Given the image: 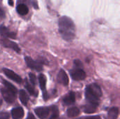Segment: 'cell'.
<instances>
[{"mask_svg":"<svg viewBox=\"0 0 120 119\" xmlns=\"http://www.w3.org/2000/svg\"><path fill=\"white\" fill-rule=\"evenodd\" d=\"M59 32L62 38L68 41H72L75 36V27L73 21L67 16L61 17L58 20Z\"/></svg>","mask_w":120,"mask_h":119,"instance_id":"1","label":"cell"},{"mask_svg":"<svg viewBox=\"0 0 120 119\" xmlns=\"http://www.w3.org/2000/svg\"><path fill=\"white\" fill-rule=\"evenodd\" d=\"M1 93L3 98L8 103H13L16 98V93L7 89L6 88H3L1 89Z\"/></svg>","mask_w":120,"mask_h":119,"instance_id":"2","label":"cell"},{"mask_svg":"<svg viewBox=\"0 0 120 119\" xmlns=\"http://www.w3.org/2000/svg\"><path fill=\"white\" fill-rule=\"evenodd\" d=\"M70 74L72 79L75 81H81L84 80L86 78V73L81 68H75L70 71Z\"/></svg>","mask_w":120,"mask_h":119,"instance_id":"3","label":"cell"},{"mask_svg":"<svg viewBox=\"0 0 120 119\" xmlns=\"http://www.w3.org/2000/svg\"><path fill=\"white\" fill-rule=\"evenodd\" d=\"M25 62H26L27 67H29L30 68L34 69L37 72H41L43 69L42 65L40 62L34 61L30 57H28V56L25 58Z\"/></svg>","mask_w":120,"mask_h":119,"instance_id":"4","label":"cell"},{"mask_svg":"<svg viewBox=\"0 0 120 119\" xmlns=\"http://www.w3.org/2000/svg\"><path fill=\"white\" fill-rule=\"evenodd\" d=\"M36 115L41 119H46L50 114V107H40L34 109Z\"/></svg>","mask_w":120,"mask_h":119,"instance_id":"5","label":"cell"},{"mask_svg":"<svg viewBox=\"0 0 120 119\" xmlns=\"http://www.w3.org/2000/svg\"><path fill=\"white\" fill-rule=\"evenodd\" d=\"M3 72H4V74L8 78L11 79L12 81H15V82H16L18 83H22L21 77L19 75H18L17 74H15L13 71H12L11 69H6V68H4Z\"/></svg>","mask_w":120,"mask_h":119,"instance_id":"6","label":"cell"},{"mask_svg":"<svg viewBox=\"0 0 120 119\" xmlns=\"http://www.w3.org/2000/svg\"><path fill=\"white\" fill-rule=\"evenodd\" d=\"M85 97H86V99L89 103L94 104V105L98 106L99 97L96 96L94 94H93L87 88H86V90H85Z\"/></svg>","mask_w":120,"mask_h":119,"instance_id":"7","label":"cell"},{"mask_svg":"<svg viewBox=\"0 0 120 119\" xmlns=\"http://www.w3.org/2000/svg\"><path fill=\"white\" fill-rule=\"evenodd\" d=\"M1 43L4 47L11 48V49H13V50H15L17 53H20V49L18 47V46L17 45V43H15V42L9 40L7 38H4V39H1Z\"/></svg>","mask_w":120,"mask_h":119,"instance_id":"8","label":"cell"},{"mask_svg":"<svg viewBox=\"0 0 120 119\" xmlns=\"http://www.w3.org/2000/svg\"><path fill=\"white\" fill-rule=\"evenodd\" d=\"M58 81L64 86H68L69 83V78L63 69H60L58 74Z\"/></svg>","mask_w":120,"mask_h":119,"instance_id":"9","label":"cell"},{"mask_svg":"<svg viewBox=\"0 0 120 119\" xmlns=\"http://www.w3.org/2000/svg\"><path fill=\"white\" fill-rule=\"evenodd\" d=\"M93 94H94L96 96L100 97L102 96V91H101V89L100 88V86L98 85H97L96 83H92V84H90L87 87H86Z\"/></svg>","mask_w":120,"mask_h":119,"instance_id":"10","label":"cell"},{"mask_svg":"<svg viewBox=\"0 0 120 119\" xmlns=\"http://www.w3.org/2000/svg\"><path fill=\"white\" fill-rule=\"evenodd\" d=\"M0 34L4 38H7V39H8V38L15 39V34L10 32L8 30V29L4 25L0 26Z\"/></svg>","mask_w":120,"mask_h":119,"instance_id":"11","label":"cell"},{"mask_svg":"<svg viewBox=\"0 0 120 119\" xmlns=\"http://www.w3.org/2000/svg\"><path fill=\"white\" fill-rule=\"evenodd\" d=\"M63 102L65 105H71L75 102V95L73 92L68 93L63 99Z\"/></svg>","mask_w":120,"mask_h":119,"instance_id":"12","label":"cell"},{"mask_svg":"<svg viewBox=\"0 0 120 119\" xmlns=\"http://www.w3.org/2000/svg\"><path fill=\"white\" fill-rule=\"evenodd\" d=\"M11 116L13 119H20L24 116V111L22 107H15L11 110Z\"/></svg>","mask_w":120,"mask_h":119,"instance_id":"13","label":"cell"},{"mask_svg":"<svg viewBox=\"0 0 120 119\" xmlns=\"http://www.w3.org/2000/svg\"><path fill=\"white\" fill-rule=\"evenodd\" d=\"M16 10H17V12L21 15H27L29 11L28 7L25 4H19L16 7Z\"/></svg>","mask_w":120,"mask_h":119,"instance_id":"14","label":"cell"},{"mask_svg":"<svg viewBox=\"0 0 120 119\" xmlns=\"http://www.w3.org/2000/svg\"><path fill=\"white\" fill-rule=\"evenodd\" d=\"M119 115L118 107H112L108 112V119H117Z\"/></svg>","mask_w":120,"mask_h":119,"instance_id":"15","label":"cell"},{"mask_svg":"<svg viewBox=\"0 0 120 119\" xmlns=\"http://www.w3.org/2000/svg\"><path fill=\"white\" fill-rule=\"evenodd\" d=\"M19 98H20V102L22 103V105H24L25 106L27 105V102L29 100V97L24 90H20L19 91Z\"/></svg>","mask_w":120,"mask_h":119,"instance_id":"16","label":"cell"},{"mask_svg":"<svg viewBox=\"0 0 120 119\" xmlns=\"http://www.w3.org/2000/svg\"><path fill=\"white\" fill-rule=\"evenodd\" d=\"M98 106L94 104H91V103H88L87 105H86L84 107V112L86 114H92L94 113L97 109Z\"/></svg>","mask_w":120,"mask_h":119,"instance_id":"17","label":"cell"},{"mask_svg":"<svg viewBox=\"0 0 120 119\" xmlns=\"http://www.w3.org/2000/svg\"><path fill=\"white\" fill-rule=\"evenodd\" d=\"M80 113V110L75 107L69 108L67 111V114L69 117H75L78 116Z\"/></svg>","mask_w":120,"mask_h":119,"instance_id":"18","label":"cell"},{"mask_svg":"<svg viewBox=\"0 0 120 119\" xmlns=\"http://www.w3.org/2000/svg\"><path fill=\"white\" fill-rule=\"evenodd\" d=\"M50 113L51 115L48 119H55L59 116V111L56 106H51L50 107Z\"/></svg>","mask_w":120,"mask_h":119,"instance_id":"19","label":"cell"},{"mask_svg":"<svg viewBox=\"0 0 120 119\" xmlns=\"http://www.w3.org/2000/svg\"><path fill=\"white\" fill-rule=\"evenodd\" d=\"M39 86L41 90H46V78L45 75L43 74H40L39 76Z\"/></svg>","mask_w":120,"mask_h":119,"instance_id":"20","label":"cell"},{"mask_svg":"<svg viewBox=\"0 0 120 119\" xmlns=\"http://www.w3.org/2000/svg\"><path fill=\"white\" fill-rule=\"evenodd\" d=\"M3 83H4L5 88H6L7 89H8V90H11V91H13V93H15L17 94V93H18L17 88H16L13 84H11V83L8 82V81H6V80H3Z\"/></svg>","mask_w":120,"mask_h":119,"instance_id":"21","label":"cell"},{"mask_svg":"<svg viewBox=\"0 0 120 119\" xmlns=\"http://www.w3.org/2000/svg\"><path fill=\"white\" fill-rule=\"evenodd\" d=\"M25 88L27 89V90L29 92V93L31 95H33V96H35L36 95V93H35L34 88L30 84V83H29L27 81V80H25Z\"/></svg>","mask_w":120,"mask_h":119,"instance_id":"22","label":"cell"},{"mask_svg":"<svg viewBox=\"0 0 120 119\" xmlns=\"http://www.w3.org/2000/svg\"><path fill=\"white\" fill-rule=\"evenodd\" d=\"M29 78H30V83L32 85H35L36 84V76L33 73H29Z\"/></svg>","mask_w":120,"mask_h":119,"instance_id":"23","label":"cell"},{"mask_svg":"<svg viewBox=\"0 0 120 119\" xmlns=\"http://www.w3.org/2000/svg\"><path fill=\"white\" fill-rule=\"evenodd\" d=\"M0 119H9V114L7 112H0Z\"/></svg>","mask_w":120,"mask_h":119,"instance_id":"24","label":"cell"},{"mask_svg":"<svg viewBox=\"0 0 120 119\" xmlns=\"http://www.w3.org/2000/svg\"><path fill=\"white\" fill-rule=\"evenodd\" d=\"M74 64L75 65L76 67H78V68H81L83 67V64L79 60H75L74 61Z\"/></svg>","mask_w":120,"mask_h":119,"instance_id":"25","label":"cell"},{"mask_svg":"<svg viewBox=\"0 0 120 119\" xmlns=\"http://www.w3.org/2000/svg\"><path fill=\"white\" fill-rule=\"evenodd\" d=\"M82 119H101L98 116H88V117H84Z\"/></svg>","mask_w":120,"mask_h":119,"instance_id":"26","label":"cell"},{"mask_svg":"<svg viewBox=\"0 0 120 119\" xmlns=\"http://www.w3.org/2000/svg\"><path fill=\"white\" fill-rule=\"evenodd\" d=\"M26 119H37L34 117V116L32 114L29 113V114H28V115H27V118H26Z\"/></svg>","mask_w":120,"mask_h":119,"instance_id":"27","label":"cell"},{"mask_svg":"<svg viewBox=\"0 0 120 119\" xmlns=\"http://www.w3.org/2000/svg\"><path fill=\"white\" fill-rule=\"evenodd\" d=\"M43 96H44V100H48V94H47V92L46 91V90L43 91Z\"/></svg>","mask_w":120,"mask_h":119,"instance_id":"28","label":"cell"},{"mask_svg":"<svg viewBox=\"0 0 120 119\" xmlns=\"http://www.w3.org/2000/svg\"><path fill=\"white\" fill-rule=\"evenodd\" d=\"M4 16H5V13H4V11H3L1 8H0V17L4 18Z\"/></svg>","mask_w":120,"mask_h":119,"instance_id":"29","label":"cell"},{"mask_svg":"<svg viewBox=\"0 0 120 119\" xmlns=\"http://www.w3.org/2000/svg\"><path fill=\"white\" fill-rule=\"evenodd\" d=\"M1 103H2V101H1V100H0V105H1Z\"/></svg>","mask_w":120,"mask_h":119,"instance_id":"30","label":"cell"},{"mask_svg":"<svg viewBox=\"0 0 120 119\" xmlns=\"http://www.w3.org/2000/svg\"><path fill=\"white\" fill-rule=\"evenodd\" d=\"M60 119V118H58H58H56V119Z\"/></svg>","mask_w":120,"mask_h":119,"instance_id":"31","label":"cell"},{"mask_svg":"<svg viewBox=\"0 0 120 119\" xmlns=\"http://www.w3.org/2000/svg\"><path fill=\"white\" fill-rule=\"evenodd\" d=\"M82 119V118H79V119Z\"/></svg>","mask_w":120,"mask_h":119,"instance_id":"32","label":"cell"}]
</instances>
